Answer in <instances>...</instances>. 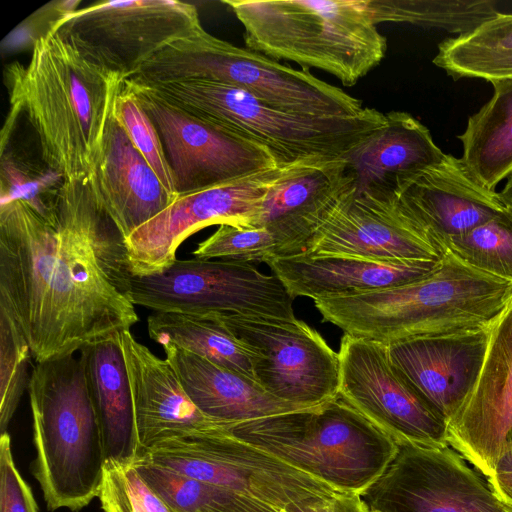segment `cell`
Wrapping results in <instances>:
<instances>
[{
	"label": "cell",
	"instance_id": "52a82bcc",
	"mask_svg": "<svg viewBox=\"0 0 512 512\" xmlns=\"http://www.w3.org/2000/svg\"><path fill=\"white\" fill-rule=\"evenodd\" d=\"M225 432L342 493L361 494L398 452L390 436L340 396L316 407L231 424Z\"/></svg>",
	"mask_w": 512,
	"mask_h": 512
},
{
	"label": "cell",
	"instance_id": "8992f818",
	"mask_svg": "<svg viewBox=\"0 0 512 512\" xmlns=\"http://www.w3.org/2000/svg\"><path fill=\"white\" fill-rule=\"evenodd\" d=\"M138 84L201 121L264 147L281 167L312 158H347L385 123V113L370 107L356 116L283 111L213 81Z\"/></svg>",
	"mask_w": 512,
	"mask_h": 512
},
{
	"label": "cell",
	"instance_id": "2e32d148",
	"mask_svg": "<svg viewBox=\"0 0 512 512\" xmlns=\"http://www.w3.org/2000/svg\"><path fill=\"white\" fill-rule=\"evenodd\" d=\"M155 125L178 196L277 167L264 147L222 131L124 80Z\"/></svg>",
	"mask_w": 512,
	"mask_h": 512
},
{
	"label": "cell",
	"instance_id": "9a60e30c",
	"mask_svg": "<svg viewBox=\"0 0 512 512\" xmlns=\"http://www.w3.org/2000/svg\"><path fill=\"white\" fill-rule=\"evenodd\" d=\"M360 496L371 512H505L488 482L450 446L398 445Z\"/></svg>",
	"mask_w": 512,
	"mask_h": 512
},
{
	"label": "cell",
	"instance_id": "8d00e7d4",
	"mask_svg": "<svg viewBox=\"0 0 512 512\" xmlns=\"http://www.w3.org/2000/svg\"><path fill=\"white\" fill-rule=\"evenodd\" d=\"M98 497L104 512H173L134 464L107 460Z\"/></svg>",
	"mask_w": 512,
	"mask_h": 512
},
{
	"label": "cell",
	"instance_id": "d590c367",
	"mask_svg": "<svg viewBox=\"0 0 512 512\" xmlns=\"http://www.w3.org/2000/svg\"><path fill=\"white\" fill-rule=\"evenodd\" d=\"M113 115L165 188L177 198L174 177L159 133L140 102L124 83L116 98Z\"/></svg>",
	"mask_w": 512,
	"mask_h": 512
},
{
	"label": "cell",
	"instance_id": "f546056e",
	"mask_svg": "<svg viewBox=\"0 0 512 512\" xmlns=\"http://www.w3.org/2000/svg\"><path fill=\"white\" fill-rule=\"evenodd\" d=\"M134 466L173 512H283L233 490L138 459Z\"/></svg>",
	"mask_w": 512,
	"mask_h": 512
},
{
	"label": "cell",
	"instance_id": "d4e9b609",
	"mask_svg": "<svg viewBox=\"0 0 512 512\" xmlns=\"http://www.w3.org/2000/svg\"><path fill=\"white\" fill-rule=\"evenodd\" d=\"M439 261H382L299 254L274 257L267 265L294 298L316 300L405 285L428 276Z\"/></svg>",
	"mask_w": 512,
	"mask_h": 512
},
{
	"label": "cell",
	"instance_id": "83f0119b",
	"mask_svg": "<svg viewBox=\"0 0 512 512\" xmlns=\"http://www.w3.org/2000/svg\"><path fill=\"white\" fill-rule=\"evenodd\" d=\"M493 95L468 118L461 159L485 187H495L512 173V77L494 79Z\"/></svg>",
	"mask_w": 512,
	"mask_h": 512
},
{
	"label": "cell",
	"instance_id": "ba28073f",
	"mask_svg": "<svg viewBox=\"0 0 512 512\" xmlns=\"http://www.w3.org/2000/svg\"><path fill=\"white\" fill-rule=\"evenodd\" d=\"M142 84L206 80L224 83L283 111L356 116L367 107L342 89L209 34L202 25L167 44L132 76Z\"/></svg>",
	"mask_w": 512,
	"mask_h": 512
},
{
	"label": "cell",
	"instance_id": "6da1fadb",
	"mask_svg": "<svg viewBox=\"0 0 512 512\" xmlns=\"http://www.w3.org/2000/svg\"><path fill=\"white\" fill-rule=\"evenodd\" d=\"M125 239L87 180L64 181L50 223L20 200L0 205V307L36 363L73 355L139 321Z\"/></svg>",
	"mask_w": 512,
	"mask_h": 512
},
{
	"label": "cell",
	"instance_id": "836d02e7",
	"mask_svg": "<svg viewBox=\"0 0 512 512\" xmlns=\"http://www.w3.org/2000/svg\"><path fill=\"white\" fill-rule=\"evenodd\" d=\"M445 251L478 271L512 282V209L451 239Z\"/></svg>",
	"mask_w": 512,
	"mask_h": 512
},
{
	"label": "cell",
	"instance_id": "4fadbf2b",
	"mask_svg": "<svg viewBox=\"0 0 512 512\" xmlns=\"http://www.w3.org/2000/svg\"><path fill=\"white\" fill-rule=\"evenodd\" d=\"M339 396L398 445L443 447L447 423L392 365L388 346L344 334Z\"/></svg>",
	"mask_w": 512,
	"mask_h": 512
},
{
	"label": "cell",
	"instance_id": "ee69618b",
	"mask_svg": "<svg viewBox=\"0 0 512 512\" xmlns=\"http://www.w3.org/2000/svg\"><path fill=\"white\" fill-rule=\"evenodd\" d=\"M371 512V511H370ZM372 512H377V511H372Z\"/></svg>",
	"mask_w": 512,
	"mask_h": 512
},
{
	"label": "cell",
	"instance_id": "3957f363",
	"mask_svg": "<svg viewBox=\"0 0 512 512\" xmlns=\"http://www.w3.org/2000/svg\"><path fill=\"white\" fill-rule=\"evenodd\" d=\"M316 309L344 334L384 345L491 325L512 301V282L445 251L428 276L397 287L319 298Z\"/></svg>",
	"mask_w": 512,
	"mask_h": 512
},
{
	"label": "cell",
	"instance_id": "cb8c5ba5",
	"mask_svg": "<svg viewBox=\"0 0 512 512\" xmlns=\"http://www.w3.org/2000/svg\"><path fill=\"white\" fill-rule=\"evenodd\" d=\"M445 153L429 129L407 112L385 113V123L349 157L356 193L395 202L400 191Z\"/></svg>",
	"mask_w": 512,
	"mask_h": 512
},
{
	"label": "cell",
	"instance_id": "ab89813d",
	"mask_svg": "<svg viewBox=\"0 0 512 512\" xmlns=\"http://www.w3.org/2000/svg\"><path fill=\"white\" fill-rule=\"evenodd\" d=\"M283 512H370L356 493H337L328 497H310L288 505Z\"/></svg>",
	"mask_w": 512,
	"mask_h": 512
},
{
	"label": "cell",
	"instance_id": "7bdbcfd3",
	"mask_svg": "<svg viewBox=\"0 0 512 512\" xmlns=\"http://www.w3.org/2000/svg\"><path fill=\"white\" fill-rule=\"evenodd\" d=\"M505 512H511V511H509V510H507V509L505 508Z\"/></svg>",
	"mask_w": 512,
	"mask_h": 512
},
{
	"label": "cell",
	"instance_id": "5b68a950",
	"mask_svg": "<svg viewBox=\"0 0 512 512\" xmlns=\"http://www.w3.org/2000/svg\"><path fill=\"white\" fill-rule=\"evenodd\" d=\"M27 390L37 453L32 473L49 511L77 512L98 497L106 462L82 358L36 363Z\"/></svg>",
	"mask_w": 512,
	"mask_h": 512
},
{
	"label": "cell",
	"instance_id": "30bf717a",
	"mask_svg": "<svg viewBox=\"0 0 512 512\" xmlns=\"http://www.w3.org/2000/svg\"><path fill=\"white\" fill-rule=\"evenodd\" d=\"M131 294L136 306L153 311L295 318V298L282 282L245 262L177 259L162 272L133 275Z\"/></svg>",
	"mask_w": 512,
	"mask_h": 512
},
{
	"label": "cell",
	"instance_id": "4316f807",
	"mask_svg": "<svg viewBox=\"0 0 512 512\" xmlns=\"http://www.w3.org/2000/svg\"><path fill=\"white\" fill-rule=\"evenodd\" d=\"M106 461L134 464L140 453L135 408L119 334L80 351Z\"/></svg>",
	"mask_w": 512,
	"mask_h": 512
},
{
	"label": "cell",
	"instance_id": "74e56055",
	"mask_svg": "<svg viewBox=\"0 0 512 512\" xmlns=\"http://www.w3.org/2000/svg\"><path fill=\"white\" fill-rule=\"evenodd\" d=\"M193 255L205 260L267 264L277 256V245L273 234L264 227L222 224L210 237L198 244Z\"/></svg>",
	"mask_w": 512,
	"mask_h": 512
},
{
	"label": "cell",
	"instance_id": "9c48e42d",
	"mask_svg": "<svg viewBox=\"0 0 512 512\" xmlns=\"http://www.w3.org/2000/svg\"><path fill=\"white\" fill-rule=\"evenodd\" d=\"M200 24L197 8L190 3L117 0L68 13L52 30L89 62L126 80L159 50Z\"/></svg>",
	"mask_w": 512,
	"mask_h": 512
},
{
	"label": "cell",
	"instance_id": "44dd1931",
	"mask_svg": "<svg viewBox=\"0 0 512 512\" xmlns=\"http://www.w3.org/2000/svg\"><path fill=\"white\" fill-rule=\"evenodd\" d=\"M399 208L435 241L448 242L504 212L499 192L481 184L461 158L445 154L399 193Z\"/></svg>",
	"mask_w": 512,
	"mask_h": 512
},
{
	"label": "cell",
	"instance_id": "d6986e66",
	"mask_svg": "<svg viewBox=\"0 0 512 512\" xmlns=\"http://www.w3.org/2000/svg\"><path fill=\"white\" fill-rule=\"evenodd\" d=\"M492 324L388 345L394 368L446 423L478 378Z\"/></svg>",
	"mask_w": 512,
	"mask_h": 512
},
{
	"label": "cell",
	"instance_id": "7c38bea8",
	"mask_svg": "<svg viewBox=\"0 0 512 512\" xmlns=\"http://www.w3.org/2000/svg\"><path fill=\"white\" fill-rule=\"evenodd\" d=\"M210 314L251 352L255 379L271 395L306 408L339 396V355L306 322Z\"/></svg>",
	"mask_w": 512,
	"mask_h": 512
},
{
	"label": "cell",
	"instance_id": "e575fe53",
	"mask_svg": "<svg viewBox=\"0 0 512 512\" xmlns=\"http://www.w3.org/2000/svg\"><path fill=\"white\" fill-rule=\"evenodd\" d=\"M32 354L20 328L0 307V428L6 429L28 388V367Z\"/></svg>",
	"mask_w": 512,
	"mask_h": 512
},
{
	"label": "cell",
	"instance_id": "277c9868",
	"mask_svg": "<svg viewBox=\"0 0 512 512\" xmlns=\"http://www.w3.org/2000/svg\"><path fill=\"white\" fill-rule=\"evenodd\" d=\"M246 48L322 70L350 87L378 66L387 40L364 0H225Z\"/></svg>",
	"mask_w": 512,
	"mask_h": 512
},
{
	"label": "cell",
	"instance_id": "60d3db41",
	"mask_svg": "<svg viewBox=\"0 0 512 512\" xmlns=\"http://www.w3.org/2000/svg\"><path fill=\"white\" fill-rule=\"evenodd\" d=\"M486 480L502 505L512 512V435L508 438L493 473Z\"/></svg>",
	"mask_w": 512,
	"mask_h": 512
},
{
	"label": "cell",
	"instance_id": "7402d4cb",
	"mask_svg": "<svg viewBox=\"0 0 512 512\" xmlns=\"http://www.w3.org/2000/svg\"><path fill=\"white\" fill-rule=\"evenodd\" d=\"M353 181L347 158H312L289 165L267 191L254 227L273 234L276 257L302 254Z\"/></svg>",
	"mask_w": 512,
	"mask_h": 512
},
{
	"label": "cell",
	"instance_id": "5bb4252c",
	"mask_svg": "<svg viewBox=\"0 0 512 512\" xmlns=\"http://www.w3.org/2000/svg\"><path fill=\"white\" fill-rule=\"evenodd\" d=\"M286 167L277 166L178 196L125 239L132 275L164 271L177 260L179 246L205 227H254L267 191Z\"/></svg>",
	"mask_w": 512,
	"mask_h": 512
},
{
	"label": "cell",
	"instance_id": "7a4b0ae2",
	"mask_svg": "<svg viewBox=\"0 0 512 512\" xmlns=\"http://www.w3.org/2000/svg\"><path fill=\"white\" fill-rule=\"evenodd\" d=\"M5 76L4 126L24 115L41 161L67 182L87 180L124 79L89 62L52 29L35 40L29 63L11 64Z\"/></svg>",
	"mask_w": 512,
	"mask_h": 512
},
{
	"label": "cell",
	"instance_id": "f35d334b",
	"mask_svg": "<svg viewBox=\"0 0 512 512\" xmlns=\"http://www.w3.org/2000/svg\"><path fill=\"white\" fill-rule=\"evenodd\" d=\"M0 512H39L30 486L14 463L8 432L0 437Z\"/></svg>",
	"mask_w": 512,
	"mask_h": 512
},
{
	"label": "cell",
	"instance_id": "4dcf8cb0",
	"mask_svg": "<svg viewBox=\"0 0 512 512\" xmlns=\"http://www.w3.org/2000/svg\"><path fill=\"white\" fill-rule=\"evenodd\" d=\"M374 24L384 22L469 33L499 11L490 0H364Z\"/></svg>",
	"mask_w": 512,
	"mask_h": 512
},
{
	"label": "cell",
	"instance_id": "e0dca14e",
	"mask_svg": "<svg viewBox=\"0 0 512 512\" xmlns=\"http://www.w3.org/2000/svg\"><path fill=\"white\" fill-rule=\"evenodd\" d=\"M309 257H357L382 261L442 258L435 241L397 205L356 193L354 181L307 242Z\"/></svg>",
	"mask_w": 512,
	"mask_h": 512
},
{
	"label": "cell",
	"instance_id": "1f68e13d",
	"mask_svg": "<svg viewBox=\"0 0 512 512\" xmlns=\"http://www.w3.org/2000/svg\"><path fill=\"white\" fill-rule=\"evenodd\" d=\"M512 55V14L498 12L469 33L438 45L433 63L454 79L471 78L479 68Z\"/></svg>",
	"mask_w": 512,
	"mask_h": 512
},
{
	"label": "cell",
	"instance_id": "ffe728a7",
	"mask_svg": "<svg viewBox=\"0 0 512 512\" xmlns=\"http://www.w3.org/2000/svg\"><path fill=\"white\" fill-rule=\"evenodd\" d=\"M131 387L140 453L180 437L225 434L230 424L204 414L176 372L126 330L119 334Z\"/></svg>",
	"mask_w": 512,
	"mask_h": 512
},
{
	"label": "cell",
	"instance_id": "f1b7e54d",
	"mask_svg": "<svg viewBox=\"0 0 512 512\" xmlns=\"http://www.w3.org/2000/svg\"><path fill=\"white\" fill-rule=\"evenodd\" d=\"M150 338L172 343L254 380L253 355L212 314L154 311L147 319Z\"/></svg>",
	"mask_w": 512,
	"mask_h": 512
},
{
	"label": "cell",
	"instance_id": "ac0fdd59",
	"mask_svg": "<svg viewBox=\"0 0 512 512\" xmlns=\"http://www.w3.org/2000/svg\"><path fill=\"white\" fill-rule=\"evenodd\" d=\"M512 435V301L493 322L478 378L447 422V442L485 477Z\"/></svg>",
	"mask_w": 512,
	"mask_h": 512
},
{
	"label": "cell",
	"instance_id": "d6a6232c",
	"mask_svg": "<svg viewBox=\"0 0 512 512\" xmlns=\"http://www.w3.org/2000/svg\"><path fill=\"white\" fill-rule=\"evenodd\" d=\"M1 203L20 200L50 223L57 217L63 177L41 164L27 160L8 145L1 147Z\"/></svg>",
	"mask_w": 512,
	"mask_h": 512
},
{
	"label": "cell",
	"instance_id": "603a6c76",
	"mask_svg": "<svg viewBox=\"0 0 512 512\" xmlns=\"http://www.w3.org/2000/svg\"><path fill=\"white\" fill-rule=\"evenodd\" d=\"M96 200L124 239L176 198L111 115L100 155L87 179Z\"/></svg>",
	"mask_w": 512,
	"mask_h": 512
},
{
	"label": "cell",
	"instance_id": "8fae6325",
	"mask_svg": "<svg viewBox=\"0 0 512 512\" xmlns=\"http://www.w3.org/2000/svg\"><path fill=\"white\" fill-rule=\"evenodd\" d=\"M138 459L233 490L281 511L306 498L342 493L226 433L165 440L142 452Z\"/></svg>",
	"mask_w": 512,
	"mask_h": 512
},
{
	"label": "cell",
	"instance_id": "b9f144b4",
	"mask_svg": "<svg viewBox=\"0 0 512 512\" xmlns=\"http://www.w3.org/2000/svg\"><path fill=\"white\" fill-rule=\"evenodd\" d=\"M499 195L504 202V204L512 209V173L507 178L506 184L499 192Z\"/></svg>",
	"mask_w": 512,
	"mask_h": 512
},
{
	"label": "cell",
	"instance_id": "484cf974",
	"mask_svg": "<svg viewBox=\"0 0 512 512\" xmlns=\"http://www.w3.org/2000/svg\"><path fill=\"white\" fill-rule=\"evenodd\" d=\"M165 359L185 391L207 416L235 424L308 409L281 400L254 379L219 366L172 343L161 344Z\"/></svg>",
	"mask_w": 512,
	"mask_h": 512
}]
</instances>
